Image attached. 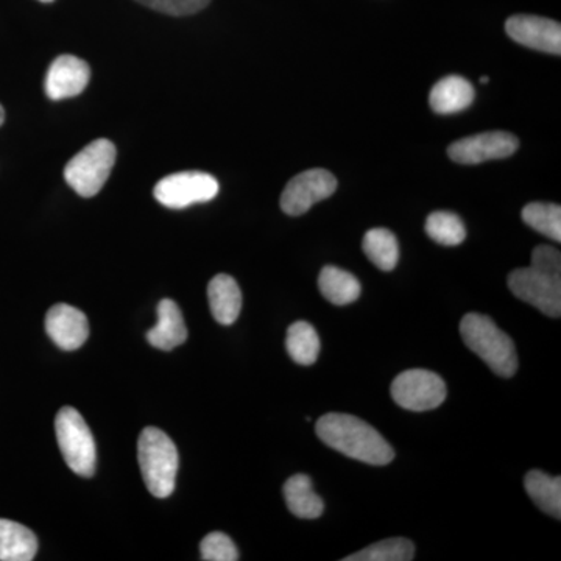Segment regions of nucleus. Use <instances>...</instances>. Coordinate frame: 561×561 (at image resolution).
Wrapping results in <instances>:
<instances>
[{
	"label": "nucleus",
	"mask_w": 561,
	"mask_h": 561,
	"mask_svg": "<svg viewBox=\"0 0 561 561\" xmlns=\"http://www.w3.org/2000/svg\"><path fill=\"white\" fill-rule=\"evenodd\" d=\"M316 432L324 445L350 459L375 467H383L394 459L390 443L375 427L357 416L327 413L317 421Z\"/></svg>",
	"instance_id": "obj_1"
},
{
	"label": "nucleus",
	"mask_w": 561,
	"mask_h": 561,
	"mask_svg": "<svg viewBox=\"0 0 561 561\" xmlns=\"http://www.w3.org/2000/svg\"><path fill=\"white\" fill-rule=\"evenodd\" d=\"M460 334L465 345L502 376L512 378L518 370V354L512 339L481 313H468L461 319Z\"/></svg>",
	"instance_id": "obj_2"
},
{
	"label": "nucleus",
	"mask_w": 561,
	"mask_h": 561,
	"mask_svg": "<svg viewBox=\"0 0 561 561\" xmlns=\"http://www.w3.org/2000/svg\"><path fill=\"white\" fill-rule=\"evenodd\" d=\"M140 472L147 489L154 497L171 496L179 474V449L165 432L146 427L138 443Z\"/></svg>",
	"instance_id": "obj_3"
},
{
	"label": "nucleus",
	"mask_w": 561,
	"mask_h": 561,
	"mask_svg": "<svg viewBox=\"0 0 561 561\" xmlns=\"http://www.w3.org/2000/svg\"><path fill=\"white\" fill-rule=\"evenodd\" d=\"M116 157L110 139H95L66 164V183L81 197H94L108 181Z\"/></svg>",
	"instance_id": "obj_4"
},
{
	"label": "nucleus",
	"mask_w": 561,
	"mask_h": 561,
	"mask_svg": "<svg viewBox=\"0 0 561 561\" xmlns=\"http://www.w3.org/2000/svg\"><path fill=\"white\" fill-rule=\"evenodd\" d=\"M55 432L62 459L70 470L81 478H92L98 453L90 426L80 412L69 405L62 408L55 420Z\"/></svg>",
	"instance_id": "obj_5"
},
{
	"label": "nucleus",
	"mask_w": 561,
	"mask_h": 561,
	"mask_svg": "<svg viewBox=\"0 0 561 561\" xmlns=\"http://www.w3.org/2000/svg\"><path fill=\"white\" fill-rule=\"evenodd\" d=\"M391 398L405 411H432L446 400L445 381L434 371L408 370L391 383Z\"/></svg>",
	"instance_id": "obj_6"
},
{
	"label": "nucleus",
	"mask_w": 561,
	"mask_h": 561,
	"mask_svg": "<svg viewBox=\"0 0 561 561\" xmlns=\"http://www.w3.org/2000/svg\"><path fill=\"white\" fill-rule=\"evenodd\" d=\"M219 194V181L205 172H179L164 176L153 195L165 208L184 209L195 203L213 201Z\"/></svg>",
	"instance_id": "obj_7"
},
{
	"label": "nucleus",
	"mask_w": 561,
	"mask_h": 561,
	"mask_svg": "<svg viewBox=\"0 0 561 561\" xmlns=\"http://www.w3.org/2000/svg\"><path fill=\"white\" fill-rule=\"evenodd\" d=\"M512 294L522 301L529 302L545 316L559 319L561 313V276L548 275L537 268L526 267L512 272L508 276Z\"/></svg>",
	"instance_id": "obj_8"
},
{
	"label": "nucleus",
	"mask_w": 561,
	"mask_h": 561,
	"mask_svg": "<svg viewBox=\"0 0 561 561\" xmlns=\"http://www.w3.org/2000/svg\"><path fill=\"white\" fill-rule=\"evenodd\" d=\"M337 190V180L324 169H311L294 176L280 195V209L287 216H302L316 203L327 201Z\"/></svg>",
	"instance_id": "obj_9"
},
{
	"label": "nucleus",
	"mask_w": 561,
	"mask_h": 561,
	"mask_svg": "<svg viewBox=\"0 0 561 561\" xmlns=\"http://www.w3.org/2000/svg\"><path fill=\"white\" fill-rule=\"evenodd\" d=\"M519 140L507 131H490L456 140L448 149L449 158L459 164H481L490 160L512 157Z\"/></svg>",
	"instance_id": "obj_10"
},
{
	"label": "nucleus",
	"mask_w": 561,
	"mask_h": 561,
	"mask_svg": "<svg viewBox=\"0 0 561 561\" xmlns=\"http://www.w3.org/2000/svg\"><path fill=\"white\" fill-rule=\"evenodd\" d=\"M505 31L515 43L530 49L560 55L561 25L559 22L529 14H516L505 24Z\"/></svg>",
	"instance_id": "obj_11"
},
{
	"label": "nucleus",
	"mask_w": 561,
	"mask_h": 561,
	"mask_svg": "<svg viewBox=\"0 0 561 561\" xmlns=\"http://www.w3.org/2000/svg\"><path fill=\"white\" fill-rule=\"evenodd\" d=\"M91 79L88 62L73 55H61L51 62L46 76V94L51 101L76 98L87 90Z\"/></svg>",
	"instance_id": "obj_12"
},
{
	"label": "nucleus",
	"mask_w": 561,
	"mask_h": 561,
	"mask_svg": "<svg viewBox=\"0 0 561 561\" xmlns=\"http://www.w3.org/2000/svg\"><path fill=\"white\" fill-rule=\"evenodd\" d=\"M46 331L58 348L76 351L90 337V323L79 309L60 302L47 312Z\"/></svg>",
	"instance_id": "obj_13"
},
{
	"label": "nucleus",
	"mask_w": 561,
	"mask_h": 561,
	"mask_svg": "<svg viewBox=\"0 0 561 561\" xmlns=\"http://www.w3.org/2000/svg\"><path fill=\"white\" fill-rule=\"evenodd\" d=\"M157 312V327L147 332L150 345L161 351H172L183 345L187 339V328L179 305L172 300H162Z\"/></svg>",
	"instance_id": "obj_14"
},
{
	"label": "nucleus",
	"mask_w": 561,
	"mask_h": 561,
	"mask_svg": "<svg viewBox=\"0 0 561 561\" xmlns=\"http://www.w3.org/2000/svg\"><path fill=\"white\" fill-rule=\"evenodd\" d=\"M209 308L217 323L230 327L242 309V291L230 275H217L208 286Z\"/></svg>",
	"instance_id": "obj_15"
},
{
	"label": "nucleus",
	"mask_w": 561,
	"mask_h": 561,
	"mask_svg": "<svg viewBox=\"0 0 561 561\" xmlns=\"http://www.w3.org/2000/svg\"><path fill=\"white\" fill-rule=\"evenodd\" d=\"M474 88L459 76L445 77L432 88L431 108L437 114H454L467 110L474 101Z\"/></svg>",
	"instance_id": "obj_16"
},
{
	"label": "nucleus",
	"mask_w": 561,
	"mask_h": 561,
	"mask_svg": "<svg viewBox=\"0 0 561 561\" xmlns=\"http://www.w3.org/2000/svg\"><path fill=\"white\" fill-rule=\"evenodd\" d=\"M38 538L28 527L0 518V561H32Z\"/></svg>",
	"instance_id": "obj_17"
},
{
	"label": "nucleus",
	"mask_w": 561,
	"mask_h": 561,
	"mask_svg": "<svg viewBox=\"0 0 561 561\" xmlns=\"http://www.w3.org/2000/svg\"><path fill=\"white\" fill-rule=\"evenodd\" d=\"M284 500L291 515L301 519H317L323 515L324 504L306 474L291 476L284 483Z\"/></svg>",
	"instance_id": "obj_18"
},
{
	"label": "nucleus",
	"mask_w": 561,
	"mask_h": 561,
	"mask_svg": "<svg viewBox=\"0 0 561 561\" xmlns=\"http://www.w3.org/2000/svg\"><path fill=\"white\" fill-rule=\"evenodd\" d=\"M319 289L335 306L351 305L360 297V283L356 276L342 268L328 265L319 276Z\"/></svg>",
	"instance_id": "obj_19"
},
{
	"label": "nucleus",
	"mask_w": 561,
	"mask_h": 561,
	"mask_svg": "<svg viewBox=\"0 0 561 561\" xmlns=\"http://www.w3.org/2000/svg\"><path fill=\"white\" fill-rule=\"evenodd\" d=\"M527 494L540 511L548 513L553 518L561 516V479L552 478L546 472L531 470L524 479Z\"/></svg>",
	"instance_id": "obj_20"
},
{
	"label": "nucleus",
	"mask_w": 561,
	"mask_h": 561,
	"mask_svg": "<svg viewBox=\"0 0 561 561\" xmlns=\"http://www.w3.org/2000/svg\"><path fill=\"white\" fill-rule=\"evenodd\" d=\"M286 348L295 364L309 367L316 364L320 354V339L312 324L295 321L287 330Z\"/></svg>",
	"instance_id": "obj_21"
},
{
	"label": "nucleus",
	"mask_w": 561,
	"mask_h": 561,
	"mask_svg": "<svg viewBox=\"0 0 561 561\" xmlns=\"http://www.w3.org/2000/svg\"><path fill=\"white\" fill-rule=\"evenodd\" d=\"M362 249L368 260L383 272L393 271L400 260V247L393 232L386 228H373L364 236Z\"/></svg>",
	"instance_id": "obj_22"
},
{
	"label": "nucleus",
	"mask_w": 561,
	"mask_h": 561,
	"mask_svg": "<svg viewBox=\"0 0 561 561\" xmlns=\"http://www.w3.org/2000/svg\"><path fill=\"white\" fill-rule=\"evenodd\" d=\"M426 232L432 241L446 247L460 245L467 238V228L460 217L446 210H437L427 217Z\"/></svg>",
	"instance_id": "obj_23"
},
{
	"label": "nucleus",
	"mask_w": 561,
	"mask_h": 561,
	"mask_svg": "<svg viewBox=\"0 0 561 561\" xmlns=\"http://www.w3.org/2000/svg\"><path fill=\"white\" fill-rule=\"evenodd\" d=\"M523 220L531 230L552 241H561V208L553 203H529L523 209Z\"/></svg>",
	"instance_id": "obj_24"
},
{
	"label": "nucleus",
	"mask_w": 561,
	"mask_h": 561,
	"mask_svg": "<svg viewBox=\"0 0 561 561\" xmlns=\"http://www.w3.org/2000/svg\"><path fill=\"white\" fill-rule=\"evenodd\" d=\"M413 557H415V546L411 540L390 538L346 557L345 561H411Z\"/></svg>",
	"instance_id": "obj_25"
},
{
	"label": "nucleus",
	"mask_w": 561,
	"mask_h": 561,
	"mask_svg": "<svg viewBox=\"0 0 561 561\" xmlns=\"http://www.w3.org/2000/svg\"><path fill=\"white\" fill-rule=\"evenodd\" d=\"M202 559L206 561H236L239 551L228 535L213 531L206 535L201 542Z\"/></svg>",
	"instance_id": "obj_26"
},
{
	"label": "nucleus",
	"mask_w": 561,
	"mask_h": 561,
	"mask_svg": "<svg viewBox=\"0 0 561 561\" xmlns=\"http://www.w3.org/2000/svg\"><path fill=\"white\" fill-rule=\"evenodd\" d=\"M136 2L171 16H190L206 9L210 0H136Z\"/></svg>",
	"instance_id": "obj_27"
},
{
	"label": "nucleus",
	"mask_w": 561,
	"mask_h": 561,
	"mask_svg": "<svg viewBox=\"0 0 561 561\" xmlns=\"http://www.w3.org/2000/svg\"><path fill=\"white\" fill-rule=\"evenodd\" d=\"M531 267L548 275L561 276L560 251L549 245L537 247L531 253Z\"/></svg>",
	"instance_id": "obj_28"
},
{
	"label": "nucleus",
	"mask_w": 561,
	"mask_h": 561,
	"mask_svg": "<svg viewBox=\"0 0 561 561\" xmlns=\"http://www.w3.org/2000/svg\"><path fill=\"white\" fill-rule=\"evenodd\" d=\"M3 122H5V110H3V106L0 105V125H2Z\"/></svg>",
	"instance_id": "obj_29"
},
{
	"label": "nucleus",
	"mask_w": 561,
	"mask_h": 561,
	"mask_svg": "<svg viewBox=\"0 0 561 561\" xmlns=\"http://www.w3.org/2000/svg\"><path fill=\"white\" fill-rule=\"evenodd\" d=\"M481 81L483 84L489 83V77H482Z\"/></svg>",
	"instance_id": "obj_30"
},
{
	"label": "nucleus",
	"mask_w": 561,
	"mask_h": 561,
	"mask_svg": "<svg viewBox=\"0 0 561 561\" xmlns=\"http://www.w3.org/2000/svg\"><path fill=\"white\" fill-rule=\"evenodd\" d=\"M39 2L49 3V2H54V0H39Z\"/></svg>",
	"instance_id": "obj_31"
}]
</instances>
